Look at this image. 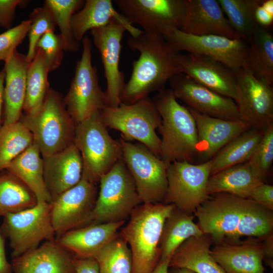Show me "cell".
<instances>
[{
	"instance_id": "1",
	"label": "cell",
	"mask_w": 273,
	"mask_h": 273,
	"mask_svg": "<svg viewBox=\"0 0 273 273\" xmlns=\"http://www.w3.org/2000/svg\"><path fill=\"white\" fill-rule=\"evenodd\" d=\"M213 195L194 214L203 233L216 244L242 237L264 240L272 234V210L248 198L224 193Z\"/></svg>"
},
{
	"instance_id": "2",
	"label": "cell",
	"mask_w": 273,
	"mask_h": 273,
	"mask_svg": "<svg viewBox=\"0 0 273 273\" xmlns=\"http://www.w3.org/2000/svg\"><path fill=\"white\" fill-rule=\"evenodd\" d=\"M127 44L140 53L138 59L132 62L131 76L120 96L121 103L129 105L165 89L166 82L179 72L176 62L178 53L162 35L142 31L130 37Z\"/></svg>"
},
{
	"instance_id": "3",
	"label": "cell",
	"mask_w": 273,
	"mask_h": 273,
	"mask_svg": "<svg viewBox=\"0 0 273 273\" xmlns=\"http://www.w3.org/2000/svg\"><path fill=\"white\" fill-rule=\"evenodd\" d=\"M175 206L163 202L142 203L121 228L119 235L131 254L132 273H152L160 260L159 243L164 223Z\"/></svg>"
},
{
	"instance_id": "4",
	"label": "cell",
	"mask_w": 273,
	"mask_h": 273,
	"mask_svg": "<svg viewBox=\"0 0 273 273\" xmlns=\"http://www.w3.org/2000/svg\"><path fill=\"white\" fill-rule=\"evenodd\" d=\"M152 100L162 120L160 158L168 166L174 161L193 163L197 158V131L189 109L178 103L170 89L158 92Z\"/></svg>"
},
{
	"instance_id": "5",
	"label": "cell",
	"mask_w": 273,
	"mask_h": 273,
	"mask_svg": "<svg viewBox=\"0 0 273 273\" xmlns=\"http://www.w3.org/2000/svg\"><path fill=\"white\" fill-rule=\"evenodd\" d=\"M32 133L42 157L59 152L74 144L76 124L60 94L50 88L40 109L19 120Z\"/></svg>"
},
{
	"instance_id": "6",
	"label": "cell",
	"mask_w": 273,
	"mask_h": 273,
	"mask_svg": "<svg viewBox=\"0 0 273 273\" xmlns=\"http://www.w3.org/2000/svg\"><path fill=\"white\" fill-rule=\"evenodd\" d=\"M74 144L82 158V177L96 185L122 158L120 140L109 134L100 111L76 124Z\"/></svg>"
},
{
	"instance_id": "7",
	"label": "cell",
	"mask_w": 273,
	"mask_h": 273,
	"mask_svg": "<svg viewBox=\"0 0 273 273\" xmlns=\"http://www.w3.org/2000/svg\"><path fill=\"white\" fill-rule=\"evenodd\" d=\"M107 128L121 132L125 141L135 140L160 158L161 139L156 133L161 118L152 99L148 97L133 104L117 107L105 106L100 111Z\"/></svg>"
},
{
	"instance_id": "8",
	"label": "cell",
	"mask_w": 273,
	"mask_h": 273,
	"mask_svg": "<svg viewBox=\"0 0 273 273\" xmlns=\"http://www.w3.org/2000/svg\"><path fill=\"white\" fill-rule=\"evenodd\" d=\"M99 183L100 191L88 224L125 221L143 203L122 158L101 176Z\"/></svg>"
},
{
	"instance_id": "9",
	"label": "cell",
	"mask_w": 273,
	"mask_h": 273,
	"mask_svg": "<svg viewBox=\"0 0 273 273\" xmlns=\"http://www.w3.org/2000/svg\"><path fill=\"white\" fill-rule=\"evenodd\" d=\"M51 209V203L39 202L3 218L0 234L9 240L12 259L36 248L42 241L55 239Z\"/></svg>"
},
{
	"instance_id": "10",
	"label": "cell",
	"mask_w": 273,
	"mask_h": 273,
	"mask_svg": "<svg viewBox=\"0 0 273 273\" xmlns=\"http://www.w3.org/2000/svg\"><path fill=\"white\" fill-rule=\"evenodd\" d=\"M123 159L143 203H162L167 188L168 166L141 143L120 138Z\"/></svg>"
},
{
	"instance_id": "11",
	"label": "cell",
	"mask_w": 273,
	"mask_h": 273,
	"mask_svg": "<svg viewBox=\"0 0 273 273\" xmlns=\"http://www.w3.org/2000/svg\"><path fill=\"white\" fill-rule=\"evenodd\" d=\"M211 160L195 164L174 161L167 170V188L163 203L194 214L210 196L207 191Z\"/></svg>"
},
{
	"instance_id": "12",
	"label": "cell",
	"mask_w": 273,
	"mask_h": 273,
	"mask_svg": "<svg viewBox=\"0 0 273 273\" xmlns=\"http://www.w3.org/2000/svg\"><path fill=\"white\" fill-rule=\"evenodd\" d=\"M82 41L81 56L63 99L67 110L76 124L105 106L104 93L99 83L97 67L92 64L90 40L85 36Z\"/></svg>"
},
{
	"instance_id": "13",
	"label": "cell",
	"mask_w": 273,
	"mask_h": 273,
	"mask_svg": "<svg viewBox=\"0 0 273 273\" xmlns=\"http://www.w3.org/2000/svg\"><path fill=\"white\" fill-rule=\"evenodd\" d=\"M121 14L143 31L164 35L180 29L186 11L185 0H115Z\"/></svg>"
},
{
	"instance_id": "14",
	"label": "cell",
	"mask_w": 273,
	"mask_h": 273,
	"mask_svg": "<svg viewBox=\"0 0 273 273\" xmlns=\"http://www.w3.org/2000/svg\"><path fill=\"white\" fill-rule=\"evenodd\" d=\"M163 36L177 52L185 51L208 57L236 73L242 68L249 48L241 38L215 35L194 36L177 29Z\"/></svg>"
},
{
	"instance_id": "15",
	"label": "cell",
	"mask_w": 273,
	"mask_h": 273,
	"mask_svg": "<svg viewBox=\"0 0 273 273\" xmlns=\"http://www.w3.org/2000/svg\"><path fill=\"white\" fill-rule=\"evenodd\" d=\"M96 184L82 177L74 187L51 202V214L57 238L88 224L98 196Z\"/></svg>"
},
{
	"instance_id": "16",
	"label": "cell",
	"mask_w": 273,
	"mask_h": 273,
	"mask_svg": "<svg viewBox=\"0 0 273 273\" xmlns=\"http://www.w3.org/2000/svg\"><path fill=\"white\" fill-rule=\"evenodd\" d=\"M125 31V27L115 20L90 31L104 67L107 82L104 92L106 107H117L121 103L120 96L125 83L124 74L119 69V60L121 40Z\"/></svg>"
},
{
	"instance_id": "17",
	"label": "cell",
	"mask_w": 273,
	"mask_h": 273,
	"mask_svg": "<svg viewBox=\"0 0 273 273\" xmlns=\"http://www.w3.org/2000/svg\"><path fill=\"white\" fill-rule=\"evenodd\" d=\"M236 76L235 102L240 119L251 128L264 131L273 123L272 86L243 68L236 72Z\"/></svg>"
},
{
	"instance_id": "18",
	"label": "cell",
	"mask_w": 273,
	"mask_h": 273,
	"mask_svg": "<svg viewBox=\"0 0 273 273\" xmlns=\"http://www.w3.org/2000/svg\"><path fill=\"white\" fill-rule=\"evenodd\" d=\"M168 82L174 97L185 103L188 108L212 117L240 119L237 106L232 99L197 83L181 73L173 75Z\"/></svg>"
},
{
	"instance_id": "19",
	"label": "cell",
	"mask_w": 273,
	"mask_h": 273,
	"mask_svg": "<svg viewBox=\"0 0 273 273\" xmlns=\"http://www.w3.org/2000/svg\"><path fill=\"white\" fill-rule=\"evenodd\" d=\"M176 62L179 73L218 94L236 100V73L224 64L208 57L190 53H178Z\"/></svg>"
},
{
	"instance_id": "20",
	"label": "cell",
	"mask_w": 273,
	"mask_h": 273,
	"mask_svg": "<svg viewBox=\"0 0 273 273\" xmlns=\"http://www.w3.org/2000/svg\"><path fill=\"white\" fill-rule=\"evenodd\" d=\"M263 240L249 237L223 242L210 249V253L226 273H266Z\"/></svg>"
},
{
	"instance_id": "21",
	"label": "cell",
	"mask_w": 273,
	"mask_h": 273,
	"mask_svg": "<svg viewBox=\"0 0 273 273\" xmlns=\"http://www.w3.org/2000/svg\"><path fill=\"white\" fill-rule=\"evenodd\" d=\"M196 125L197 158L201 163L210 160L233 139L251 128L239 119L225 120L200 114L188 108Z\"/></svg>"
},
{
	"instance_id": "22",
	"label": "cell",
	"mask_w": 273,
	"mask_h": 273,
	"mask_svg": "<svg viewBox=\"0 0 273 273\" xmlns=\"http://www.w3.org/2000/svg\"><path fill=\"white\" fill-rule=\"evenodd\" d=\"M181 31L194 36L220 35L240 38L225 17L216 0H185Z\"/></svg>"
},
{
	"instance_id": "23",
	"label": "cell",
	"mask_w": 273,
	"mask_h": 273,
	"mask_svg": "<svg viewBox=\"0 0 273 273\" xmlns=\"http://www.w3.org/2000/svg\"><path fill=\"white\" fill-rule=\"evenodd\" d=\"M74 258L55 238L13 258L11 264L14 273H75Z\"/></svg>"
},
{
	"instance_id": "24",
	"label": "cell",
	"mask_w": 273,
	"mask_h": 273,
	"mask_svg": "<svg viewBox=\"0 0 273 273\" xmlns=\"http://www.w3.org/2000/svg\"><path fill=\"white\" fill-rule=\"evenodd\" d=\"M125 221L92 223L68 231L56 239L74 256L96 258L118 234Z\"/></svg>"
},
{
	"instance_id": "25",
	"label": "cell",
	"mask_w": 273,
	"mask_h": 273,
	"mask_svg": "<svg viewBox=\"0 0 273 273\" xmlns=\"http://www.w3.org/2000/svg\"><path fill=\"white\" fill-rule=\"evenodd\" d=\"M42 159L44 179L52 200L81 180L83 169L82 158L74 144Z\"/></svg>"
},
{
	"instance_id": "26",
	"label": "cell",
	"mask_w": 273,
	"mask_h": 273,
	"mask_svg": "<svg viewBox=\"0 0 273 273\" xmlns=\"http://www.w3.org/2000/svg\"><path fill=\"white\" fill-rule=\"evenodd\" d=\"M112 20L123 25L132 37L143 31L134 27L118 12L111 0H87L72 17L71 25L74 37L80 42L87 31L106 26Z\"/></svg>"
},
{
	"instance_id": "27",
	"label": "cell",
	"mask_w": 273,
	"mask_h": 273,
	"mask_svg": "<svg viewBox=\"0 0 273 273\" xmlns=\"http://www.w3.org/2000/svg\"><path fill=\"white\" fill-rule=\"evenodd\" d=\"M5 63L3 125L19 121L25 97L26 74L29 62L17 50Z\"/></svg>"
},
{
	"instance_id": "28",
	"label": "cell",
	"mask_w": 273,
	"mask_h": 273,
	"mask_svg": "<svg viewBox=\"0 0 273 273\" xmlns=\"http://www.w3.org/2000/svg\"><path fill=\"white\" fill-rule=\"evenodd\" d=\"M212 243L205 234L189 238L175 250L169 267L185 268L195 273H226L210 254Z\"/></svg>"
},
{
	"instance_id": "29",
	"label": "cell",
	"mask_w": 273,
	"mask_h": 273,
	"mask_svg": "<svg viewBox=\"0 0 273 273\" xmlns=\"http://www.w3.org/2000/svg\"><path fill=\"white\" fill-rule=\"evenodd\" d=\"M264 183V180L252 169L247 162L226 168L209 176L208 194L227 193L249 198L253 190Z\"/></svg>"
},
{
	"instance_id": "30",
	"label": "cell",
	"mask_w": 273,
	"mask_h": 273,
	"mask_svg": "<svg viewBox=\"0 0 273 273\" xmlns=\"http://www.w3.org/2000/svg\"><path fill=\"white\" fill-rule=\"evenodd\" d=\"M35 143L13 160L6 170L21 180L35 195L37 202L51 203L52 197L43 176V162Z\"/></svg>"
},
{
	"instance_id": "31",
	"label": "cell",
	"mask_w": 273,
	"mask_h": 273,
	"mask_svg": "<svg viewBox=\"0 0 273 273\" xmlns=\"http://www.w3.org/2000/svg\"><path fill=\"white\" fill-rule=\"evenodd\" d=\"M242 68L255 77L273 83V36L267 29L258 26L248 43Z\"/></svg>"
},
{
	"instance_id": "32",
	"label": "cell",
	"mask_w": 273,
	"mask_h": 273,
	"mask_svg": "<svg viewBox=\"0 0 273 273\" xmlns=\"http://www.w3.org/2000/svg\"><path fill=\"white\" fill-rule=\"evenodd\" d=\"M193 219V214L174 208L163 224L159 243L160 260L171 258L189 238L204 234Z\"/></svg>"
},
{
	"instance_id": "33",
	"label": "cell",
	"mask_w": 273,
	"mask_h": 273,
	"mask_svg": "<svg viewBox=\"0 0 273 273\" xmlns=\"http://www.w3.org/2000/svg\"><path fill=\"white\" fill-rule=\"evenodd\" d=\"M263 132L262 130L250 128L225 145L211 159L210 175L226 168L247 162Z\"/></svg>"
},
{
	"instance_id": "34",
	"label": "cell",
	"mask_w": 273,
	"mask_h": 273,
	"mask_svg": "<svg viewBox=\"0 0 273 273\" xmlns=\"http://www.w3.org/2000/svg\"><path fill=\"white\" fill-rule=\"evenodd\" d=\"M49 72L42 51L36 49L35 56L27 68L23 107L25 114H35L42 105L50 88L48 78Z\"/></svg>"
},
{
	"instance_id": "35",
	"label": "cell",
	"mask_w": 273,
	"mask_h": 273,
	"mask_svg": "<svg viewBox=\"0 0 273 273\" xmlns=\"http://www.w3.org/2000/svg\"><path fill=\"white\" fill-rule=\"evenodd\" d=\"M37 203L34 194L21 180L7 171L0 172V218Z\"/></svg>"
},
{
	"instance_id": "36",
	"label": "cell",
	"mask_w": 273,
	"mask_h": 273,
	"mask_svg": "<svg viewBox=\"0 0 273 273\" xmlns=\"http://www.w3.org/2000/svg\"><path fill=\"white\" fill-rule=\"evenodd\" d=\"M229 24L239 37L249 43L258 26L255 10L261 0H217Z\"/></svg>"
},
{
	"instance_id": "37",
	"label": "cell",
	"mask_w": 273,
	"mask_h": 273,
	"mask_svg": "<svg viewBox=\"0 0 273 273\" xmlns=\"http://www.w3.org/2000/svg\"><path fill=\"white\" fill-rule=\"evenodd\" d=\"M33 143L32 133L21 121L3 124L0 129V172Z\"/></svg>"
},
{
	"instance_id": "38",
	"label": "cell",
	"mask_w": 273,
	"mask_h": 273,
	"mask_svg": "<svg viewBox=\"0 0 273 273\" xmlns=\"http://www.w3.org/2000/svg\"><path fill=\"white\" fill-rule=\"evenodd\" d=\"M84 3L82 0H46L44 2L43 6L51 11L59 28L65 51L76 52L80 48V42L73 35L71 22L73 15Z\"/></svg>"
},
{
	"instance_id": "39",
	"label": "cell",
	"mask_w": 273,
	"mask_h": 273,
	"mask_svg": "<svg viewBox=\"0 0 273 273\" xmlns=\"http://www.w3.org/2000/svg\"><path fill=\"white\" fill-rule=\"evenodd\" d=\"M96 259L100 273H132L130 248L119 233L102 250Z\"/></svg>"
},
{
	"instance_id": "40",
	"label": "cell",
	"mask_w": 273,
	"mask_h": 273,
	"mask_svg": "<svg viewBox=\"0 0 273 273\" xmlns=\"http://www.w3.org/2000/svg\"><path fill=\"white\" fill-rule=\"evenodd\" d=\"M29 20L30 21L28 32L29 45L26 57L30 62L35 56L39 40L46 32L55 31L57 25L52 13L44 6L34 9L30 14Z\"/></svg>"
},
{
	"instance_id": "41",
	"label": "cell",
	"mask_w": 273,
	"mask_h": 273,
	"mask_svg": "<svg viewBox=\"0 0 273 273\" xmlns=\"http://www.w3.org/2000/svg\"><path fill=\"white\" fill-rule=\"evenodd\" d=\"M273 161V123L264 131L263 136L248 161L254 171L263 180Z\"/></svg>"
},
{
	"instance_id": "42",
	"label": "cell",
	"mask_w": 273,
	"mask_h": 273,
	"mask_svg": "<svg viewBox=\"0 0 273 273\" xmlns=\"http://www.w3.org/2000/svg\"><path fill=\"white\" fill-rule=\"evenodd\" d=\"M36 49L42 51L49 72L55 70L60 66L65 50L60 34L52 31L46 32L38 41Z\"/></svg>"
},
{
	"instance_id": "43",
	"label": "cell",
	"mask_w": 273,
	"mask_h": 273,
	"mask_svg": "<svg viewBox=\"0 0 273 273\" xmlns=\"http://www.w3.org/2000/svg\"><path fill=\"white\" fill-rule=\"evenodd\" d=\"M30 25L26 20L0 34V61L7 62L28 34Z\"/></svg>"
},
{
	"instance_id": "44",
	"label": "cell",
	"mask_w": 273,
	"mask_h": 273,
	"mask_svg": "<svg viewBox=\"0 0 273 273\" xmlns=\"http://www.w3.org/2000/svg\"><path fill=\"white\" fill-rule=\"evenodd\" d=\"M28 2L24 0H0V26L7 30L11 28L17 7L26 4Z\"/></svg>"
},
{
	"instance_id": "45",
	"label": "cell",
	"mask_w": 273,
	"mask_h": 273,
	"mask_svg": "<svg viewBox=\"0 0 273 273\" xmlns=\"http://www.w3.org/2000/svg\"><path fill=\"white\" fill-rule=\"evenodd\" d=\"M248 199L270 210H273V186L263 183L252 191Z\"/></svg>"
},
{
	"instance_id": "46",
	"label": "cell",
	"mask_w": 273,
	"mask_h": 273,
	"mask_svg": "<svg viewBox=\"0 0 273 273\" xmlns=\"http://www.w3.org/2000/svg\"><path fill=\"white\" fill-rule=\"evenodd\" d=\"M255 19L257 25L268 29L273 22V1L261 0L255 12Z\"/></svg>"
},
{
	"instance_id": "47",
	"label": "cell",
	"mask_w": 273,
	"mask_h": 273,
	"mask_svg": "<svg viewBox=\"0 0 273 273\" xmlns=\"http://www.w3.org/2000/svg\"><path fill=\"white\" fill-rule=\"evenodd\" d=\"M75 273H100L99 265L94 258H80L75 256Z\"/></svg>"
},
{
	"instance_id": "48",
	"label": "cell",
	"mask_w": 273,
	"mask_h": 273,
	"mask_svg": "<svg viewBox=\"0 0 273 273\" xmlns=\"http://www.w3.org/2000/svg\"><path fill=\"white\" fill-rule=\"evenodd\" d=\"M5 242L6 239L0 234V273H14L11 263L7 258Z\"/></svg>"
},
{
	"instance_id": "49",
	"label": "cell",
	"mask_w": 273,
	"mask_h": 273,
	"mask_svg": "<svg viewBox=\"0 0 273 273\" xmlns=\"http://www.w3.org/2000/svg\"><path fill=\"white\" fill-rule=\"evenodd\" d=\"M272 234L266 237L263 240L264 258L266 264L270 268L273 266V237Z\"/></svg>"
},
{
	"instance_id": "50",
	"label": "cell",
	"mask_w": 273,
	"mask_h": 273,
	"mask_svg": "<svg viewBox=\"0 0 273 273\" xmlns=\"http://www.w3.org/2000/svg\"><path fill=\"white\" fill-rule=\"evenodd\" d=\"M5 79V70L4 68L0 71V129L2 126V112L4 104V83Z\"/></svg>"
},
{
	"instance_id": "51",
	"label": "cell",
	"mask_w": 273,
	"mask_h": 273,
	"mask_svg": "<svg viewBox=\"0 0 273 273\" xmlns=\"http://www.w3.org/2000/svg\"><path fill=\"white\" fill-rule=\"evenodd\" d=\"M170 258L160 260L152 273H168L169 262Z\"/></svg>"
},
{
	"instance_id": "52",
	"label": "cell",
	"mask_w": 273,
	"mask_h": 273,
	"mask_svg": "<svg viewBox=\"0 0 273 273\" xmlns=\"http://www.w3.org/2000/svg\"><path fill=\"white\" fill-rule=\"evenodd\" d=\"M168 273H195L191 270L185 268L169 267Z\"/></svg>"
}]
</instances>
